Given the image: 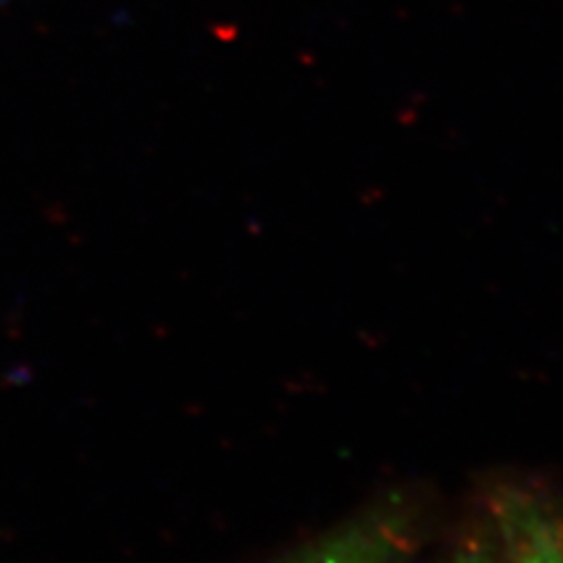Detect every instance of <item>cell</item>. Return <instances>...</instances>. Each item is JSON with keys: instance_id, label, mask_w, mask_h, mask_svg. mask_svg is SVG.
I'll use <instances>...</instances> for the list:
<instances>
[{"instance_id": "cell-1", "label": "cell", "mask_w": 563, "mask_h": 563, "mask_svg": "<svg viewBox=\"0 0 563 563\" xmlns=\"http://www.w3.org/2000/svg\"><path fill=\"white\" fill-rule=\"evenodd\" d=\"M407 528L395 515H366L312 542L285 563H404Z\"/></svg>"}, {"instance_id": "cell-2", "label": "cell", "mask_w": 563, "mask_h": 563, "mask_svg": "<svg viewBox=\"0 0 563 563\" xmlns=\"http://www.w3.org/2000/svg\"><path fill=\"white\" fill-rule=\"evenodd\" d=\"M507 552L515 563H563V531L533 503L503 507Z\"/></svg>"}, {"instance_id": "cell-3", "label": "cell", "mask_w": 563, "mask_h": 563, "mask_svg": "<svg viewBox=\"0 0 563 563\" xmlns=\"http://www.w3.org/2000/svg\"><path fill=\"white\" fill-rule=\"evenodd\" d=\"M451 563H515L512 556H509V552L505 550V556L496 554V552H479V550H472V552H465L457 559H453Z\"/></svg>"}]
</instances>
